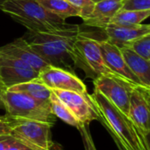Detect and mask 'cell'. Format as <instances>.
<instances>
[{
  "label": "cell",
  "mask_w": 150,
  "mask_h": 150,
  "mask_svg": "<svg viewBox=\"0 0 150 150\" xmlns=\"http://www.w3.org/2000/svg\"><path fill=\"white\" fill-rule=\"evenodd\" d=\"M45 9L63 20L70 17H79L77 10L68 0H37Z\"/></svg>",
  "instance_id": "obj_18"
},
{
  "label": "cell",
  "mask_w": 150,
  "mask_h": 150,
  "mask_svg": "<svg viewBox=\"0 0 150 150\" xmlns=\"http://www.w3.org/2000/svg\"><path fill=\"white\" fill-rule=\"evenodd\" d=\"M79 12V17L84 20L92 12L95 3L91 0H68Z\"/></svg>",
  "instance_id": "obj_23"
},
{
  "label": "cell",
  "mask_w": 150,
  "mask_h": 150,
  "mask_svg": "<svg viewBox=\"0 0 150 150\" xmlns=\"http://www.w3.org/2000/svg\"><path fill=\"white\" fill-rule=\"evenodd\" d=\"M52 91L68 106L81 125H90L91 121L98 120L99 113L90 94L61 90H52Z\"/></svg>",
  "instance_id": "obj_9"
},
{
  "label": "cell",
  "mask_w": 150,
  "mask_h": 150,
  "mask_svg": "<svg viewBox=\"0 0 150 150\" xmlns=\"http://www.w3.org/2000/svg\"><path fill=\"white\" fill-rule=\"evenodd\" d=\"M103 30L106 34V41L119 48H122L128 47L137 38L150 33V25L142 24L136 25H117L109 24Z\"/></svg>",
  "instance_id": "obj_14"
},
{
  "label": "cell",
  "mask_w": 150,
  "mask_h": 150,
  "mask_svg": "<svg viewBox=\"0 0 150 150\" xmlns=\"http://www.w3.org/2000/svg\"><path fill=\"white\" fill-rule=\"evenodd\" d=\"M120 9L125 11L150 10V0H122Z\"/></svg>",
  "instance_id": "obj_24"
},
{
  "label": "cell",
  "mask_w": 150,
  "mask_h": 150,
  "mask_svg": "<svg viewBox=\"0 0 150 150\" xmlns=\"http://www.w3.org/2000/svg\"><path fill=\"white\" fill-rule=\"evenodd\" d=\"M83 142L84 150H97L94 141L90 132L89 125H81L78 128Z\"/></svg>",
  "instance_id": "obj_25"
},
{
  "label": "cell",
  "mask_w": 150,
  "mask_h": 150,
  "mask_svg": "<svg viewBox=\"0 0 150 150\" xmlns=\"http://www.w3.org/2000/svg\"><path fill=\"white\" fill-rule=\"evenodd\" d=\"M98 43L103 59L109 69L129 83L136 85H142L138 78L133 74V72L127 65L121 54L120 49L118 47L109 43L105 40H98Z\"/></svg>",
  "instance_id": "obj_12"
},
{
  "label": "cell",
  "mask_w": 150,
  "mask_h": 150,
  "mask_svg": "<svg viewBox=\"0 0 150 150\" xmlns=\"http://www.w3.org/2000/svg\"><path fill=\"white\" fill-rule=\"evenodd\" d=\"M128 118L140 134L147 150L149 149L150 89L135 85L131 91Z\"/></svg>",
  "instance_id": "obj_7"
},
{
  "label": "cell",
  "mask_w": 150,
  "mask_h": 150,
  "mask_svg": "<svg viewBox=\"0 0 150 150\" xmlns=\"http://www.w3.org/2000/svg\"><path fill=\"white\" fill-rule=\"evenodd\" d=\"M91 98L99 113L98 120L105 124L129 150H147L131 120L94 89Z\"/></svg>",
  "instance_id": "obj_3"
},
{
  "label": "cell",
  "mask_w": 150,
  "mask_h": 150,
  "mask_svg": "<svg viewBox=\"0 0 150 150\" xmlns=\"http://www.w3.org/2000/svg\"><path fill=\"white\" fill-rule=\"evenodd\" d=\"M38 76L39 72L24 62L0 54V82L6 89L32 81Z\"/></svg>",
  "instance_id": "obj_11"
},
{
  "label": "cell",
  "mask_w": 150,
  "mask_h": 150,
  "mask_svg": "<svg viewBox=\"0 0 150 150\" xmlns=\"http://www.w3.org/2000/svg\"><path fill=\"white\" fill-rule=\"evenodd\" d=\"M4 0H0V8H1V6H2V4H3V3H4Z\"/></svg>",
  "instance_id": "obj_30"
},
{
  "label": "cell",
  "mask_w": 150,
  "mask_h": 150,
  "mask_svg": "<svg viewBox=\"0 0 150 150\" xmlns=\"http://www.w3.org/2000/svg\"><path fill=\"white\" fill-rule=\"evenodd\" d=\"M128 48L133 50L146 61L150 62V33L134 40L128 46Z\"/></svg>",
  "instance_id": "obj_21"
},
{
  "label": "cell",
  "mask_w": 150,
  "mask_h": 150,
  "mask_svg": "<svg viewBox=\"0 0 150 150\" xmlns=\"http://www.w3.org/2000/svg\"><path fill=\"white\" fill-rule=\"evenodd\" d=\"M104 127H105V128L107 130V132L110 134V135L112 136V140H113V142H115V144H116V146H117V148H118V149L119 150H129L125 145H124V143L120 141V139L105 125V124H104V123H101Z\"/></svg>",
  "instance_id": "obj_27"
},
{
  "label": "cell",
  "mask_w": 150,
  "mask_h": 150,
  "mask_svg": "<svg viewBox=\"0 0 150 150\" xmlns=\"http://www.w3.org/2000/svg\"><path fill=\"white\" fill-rule=\"evenodd\" d=\"M0 54L17 58L40 73V70L49 66L28 44L24 37L18 38L13 41L0 47Z\"/></svg>",
  "instance_id": "obj_13"
},
{
  "label": "cell",
  "mask_w": 150,
  "mask_h": 150,
  "mask_svg": "<svg viewBox=\"0 0 150 150\" xmlns=\"http://www.w3.org/2000/svg\"><path fill=\"white\" fill-rule=\"evenodd\" d=\"M150 15V10L147 11H125L120 10L112 18L110 24L117 25H136L142 24Z\"/></svg>",
  "instance_id": "obj_19"
},
{
  "label": "cell",
  "mask_w": 150,
  "mask_h": 150,
  "mask_svg": "<svg viewBox=\"0 0 150 150\" xmlns=\"http://www.w3.org/2000/svg\"><path fill=\"white\" fill-rule=\"evenodd\" d=\"M53 125L25 119H13L11 135L39 150H51Z\"/></svg>",
  "instance_id": "obj_6"
},
{
  "label": "cell",
  "mask_w": 150,
  "mask_h": 150,
  "mask_svg": "<svg viewBox=\"0 0 150 150\" xmlns=\"http://www.w3.org/2000/svg\"><path fill=\"white\" fill-rule=\"evenodd\" d=\"M121 54L141 84L150 89V62L146 61L128 47L120 48Z\"/></svg>",
  "instance_id": "obj_16"
},
{
  "label": "cell",
  "mask_w": 150,
  "mask_h": 150,
  "mask_svg": "<svg viewBox=\"0 0 150 150\" xmlns=\"http://www.w3.org/2000/svg\"><path fill=\"white\" fill-rule=\"evenodd\" d=\"M122 0H103L95 4L91 14L83 20L87 26L105 29L113 16L120 10Z\"/></svg>",
  "instance_id": "obj_15"
},
{
  "label": "cell",
  "mask_w": 150,
  "mask_h": 150,
  "mask_svg": "<svg viewBox=\"0 0 150 150\" xmlns=\"http://www.w3.org/2000/svg\"><path fill=\"white\" fill-rule=\"evenodd\" d=\"M94 89L98 91L112 105L128 116L130 95L136 85L122 79L100 76L93 80Z\"/></svg>",
  "instance_id": "obj_8"
},
{
  "label": "cell",
  "mask_w": 150,
  "mask_h": 150,
  "mask_svg": "<svg viewBox=\"0 0 150 150\" xmlns=\"http://www.w3.org/2000/svg\"><path fill=\"white\" fill-rule=\"evenodd\" d=\"M70 56L75 68L81 69L88 78L95 80L100 76H107L124 80L105 65L98 40L83 33V31L77 35L73 43Z\"/></svg>",
  "instance_id": "obj_4"
},
{
  "label": "cell",
  "mask_w": 150,
  "mask_h": 150,
  "mask_svg": "<svg viewBox=\"0 0 150 150\" xmlns=\"http://www.w3.org/2000/svg\"><path fill=\"white\" fill-rule=\"evenodd\" d=\"M6 90L10 91L25 93L34 99L47 105H49V100L52 94V90L42 83L39 78L11 86Z\"/></svg>",
  "instance_id": "obj_17"
},
{
  "label": "cell",
  "mask_w": 150,
  "mask_h": 150,
  "mask_svg": "<svg viewBox=\"0 0 150 150\" xmlns=\"http://www.w3.org/2000/svg\"><path fill=\"white\" fill-rule=\"evenodd\" d=\"M38 78L50 90L75 91L84 95L89 94L85 84L75 73L61 68L49 65L40 71Z\"/></svg>",
  "instance_id": "obj_10"
},
{
  "label": "cell",
  "mask_w": 150,
  "mask_h": 150,
  "mask_svg": "<svg viewBox=\"0 0 150 150\" xmlns=\"http://www.w3.org/2000/svg\"><path fill=\"white\" fill-rule=\"evenodd\" d=\"M49 105H50V109H51L52 113L56 118L61 119L62 121H64L68 125L76 127L77 129L79 128V127L81 126L80 122L74 116V114L70 112L68 106L62 101H61L53 91L50 97Z\"/></svg>",
  "instance_id": "obj_20"
},
{
  "label": "cell",
  "mask_w": 150,
  "mask_h": 150,
  "mask_svg": "<svg viewBox=\"0 0 150 150\" xmlns=\"http://www.w3.org/2000/svg\"><path fill=\"white\" fill-rule=\"evenodd\" d=\"M93 3H95V4H97V3H98V2H100V1H103V0H91Z\"/></svg>",
  "instance_id": "obj_29"
},
{
  "label": "cell",
  "mask_w": 150,
  "mask_h": 150,
  "mask_svg": "<svg viewBox=\"0 0 150 150\" xmlns=\"http://www.w3.org/2000/svg\"><path fill=\"white\" fill-rule=\"evenodd\" d=\"M12 122H13V119H11L6 115L5 116L0 115V136L7 135L11 134Z\"/></svg>",
  "instance_id": "obj_26"
},
{
  "label": "cell",
  "mask_w": 150,
  "mask_h": 150,
  "mask_svg": "<svg viewBox=\"0 0 150 150\" xmlns=\"http://www.w3.org/2000/svg\"><path fill=\"white\" fill-rule=\"evenodd\" d=\"M4 109L11 119H25L54 125L56 117L52 113L50 105L38 101L21 92L5 90L2 95Z\"/></svg>",
  "instance_id": "obj_5"
},
{
  "label": "cell",
  "mask_w": 150,
  "mask_h": 150,
  "mask_svg": "<svg viewBox=\"0 0 150 150\" xmlns=\"http://www.w3.org/2000/svg\"><path fill=\"white\" fill-rule=\"evenodd\" d=\"M5 90H6V88L0 82V109L1 108H4V105H3V101H2V95H3V93H4V91Z\"/></svg>",
  "instance_id": "obj_28"
},
{
  "label": "cell",
  "mask_w": 150,
  "mask_h": 150,
  "mask_svg": "<svg viewBox=\"0 0 150 150\" xmlns=\"http://www.w3.org/2000/svg\"><path fill=\"white\" fill-rule=\"evenodd\" d=\"M82 32L78 25L48 33H30L24 38L31 47L50 66L75 73L70 50L77 35Z\"/></svg>",
  "instance_id": "obj_1"
},
{
  "label": "cell",
  "mask_w": 150,
  "mask_h": 150,
  "mask_svg": "<svg viewBox=\"0 0 150 150\" xmlns=\"http://www.w3.org/2000/svg\"><path fill=\"white\" fill-rule=\"evenodd\" d=\"M0 150H39L11 135L0 136Z\"/></svg>",
  "instance_id": "obj_22"
},
{
  "label": "cell",
  "mask_w": 150,
  "mask_h": 150,
  "mask_svg": "<svg viewBox=\"0 0 150 150\" xmlns=\"http://www.w3.org/2000/svg\"><path fill=\"white\" fill-rule=\"evenodd\" d=\"M0 10L27 28L30 33L54 32L69 25L65 20L45 9L37 0H4Z\"/></svg>",
  "instance_id": "obj_2"
}]
</instances>
